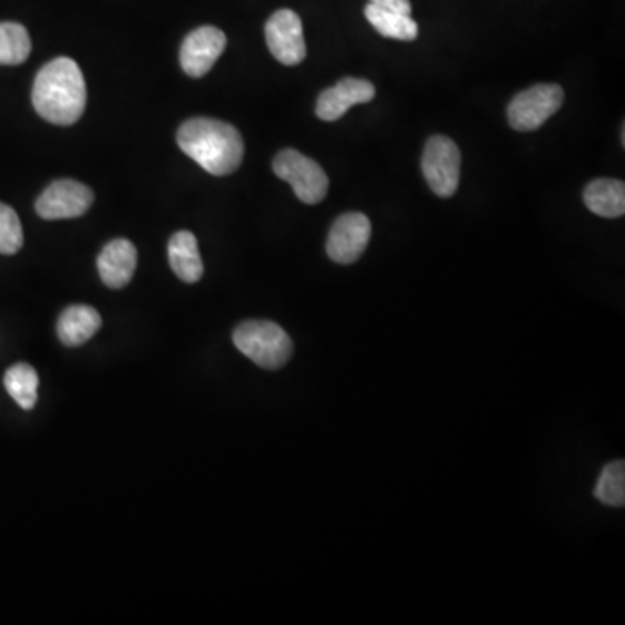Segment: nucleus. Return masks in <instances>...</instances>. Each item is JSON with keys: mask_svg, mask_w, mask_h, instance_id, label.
<instances>
[{"mask_svg": "<svg viewBox=\"0 0 625 625\" xmlns=\"http://www.w3.org/2000/svg\"><path fill=\"white\" fill-rule=\"evenodd\" d=\"M177 145L213 176H228L244 160V139L232 124L192 118L177 130Z\"/></svg>", "mask_w": 625, "mask_h": 625, "instance_id": "f03ea898", "label": "nucleus"}, {"mask_svg": "<svg viewBox=\"0 0 625 625\" xmlns=\"http://www.w3.org/2000/svg\"><path fill=\"white\" fill-rule=\"evenodd\" d=\"M23 247V228L14 208L0 204V254L12 256Z\"/></svg>", "mask_w": 625, "mask_h": 625, "instance_id": "aec40b11", "label": "nucleus"}, {"mask_svg": "<svg viewBox=\"0 0 625 625\" xmlns=\"http://www.w3.org/2000/svg\"><path fill=\"white\" fill-rule=\"evenodd\" d=\"M594 497L599 502L612 506V508H622L625 504V462L624 460H614L602 469L598 484L594 488Z\"/></svg>", "mask_w": 625, "mask_h": 625, "instance_id": "6ab92c4d", "label": "nucleus"}, {"mask_svg": "<svg viewBox=\"0 0 625 625\" xmlns=\"http://www.w3.org/2000/svg\"><path fill=\"white\" fill-rule=\"evenodd\" d=\"M565 92L558 84H537L512 98L508 120L519 133L537 130L561 108Z\"/></svg>", "mask_w": 625, "mask_h": 625, "instance_id": "39448f33", "label": "nucleus"}, {"mask_svg": "<svg viewBox=\"0 0 625 625\" xmlns=\"http://www.w3.org/2000/svg\"><path fill=\"white\" fill-rule=\"evenodd\" d=\"M138 266V251L133 242L117 238L105 245L98 257V272L105 285L123 289L133 280Z\"/></svg>", "mask_w": 625, "mask_h": 625, "instance_id": "f8f14e48", "label": "nucleus"}, {"mask_svg": "<svg viewBox=\"0 0 625 625\" xmlns=\"http://www.w3.org/2000/svg\"><path fill=\"white\" fill-rule=\"evenodd\" d=\"M422 173L434 195L452 197L460 182L459 146L447 136L429 138L422 154Z\"/></svg>", "mask_w": 625, "mask_h": 625, "instance_id": "423d86ee", "label": "nucleus"}, {"mask_svg": "<svg viewBox=\"0 0 625 625\" xmlns=\"http://www.w3.org/2000/svg\"><path fill=\"white\" fill-rule=\"evenodd\" d=\"M101 329V315L95 307L76 304L67 307L58 320V338L65 346L77 348L95 338Z\"/></svg>", "mask_w": 625, "mask_h": 625, "instance_id": "ddd939ff", "label": "nucleus"}, {"mask_svg": "<svg viewBox=\"0 0 625 625\" xmlns=\"http://www.w3.org/2000/svg\"><path fill=\"white\" fill-rule=\"evenodd\" d=\"M374 96V84L365 79L346 77L320 95L319 101H316V115L325 123H334L344 117L351 107L372 101Z\"/></svg>", "mask_w": 625, "mask_h": 625, "instance_id": "9b49d317", "label": "nucleus"}, {"mask_svg": "<svg viewBox=\"0 0 625 625\" xmlns=\"http://www.w3.org/2000/svg\"><path fill=\"white\" fill-rule=\"evenodd\" d=\"M273 170L294 189L295 197L307 205L320 204L329 192V177L313 158L297 150H284L273 160Z\"/></svg>", "mask_w": 625, "mask_h": 625, "instance_id": "20e7f679", "label": "nucleus"}, {"mask_svg": "<svg viewBox=\"0 0 625 625\" xmlns=\"http://www.w3.org/2000/svg\"><path fill=\"white\" fill-rule=\"evenodd\" d=\"M226 49V36L216 27L193 30L182 46L179 61L186 76L201 79L216 65Z\"/></svg>", "mask_w": 625, "mask_h": 625, "instance_id": "9d476101", "label": "nucleus"}, {"mask_svg": "<svg viewBox=\"0 0 625 625\" xmlns=\"http://www.w3.org/2000/svg\"><path fill=\"white\" fill-rule=\"evenodd\" d=\"M365 18L382 37H388V39L410 42L419 36V27L410 14H401V12L369 4L365 8Z\"/></svg>", "mask_w": 625, "mask_h": 625, "instance_id": "dca6fc26", "label": "nucleus"}, {"mask_svg": "<svg viewBox=\"0 0 625 625\" xmlns=\"http://www.w3.org/2000/svg\"><path fill=\"white\" fill-rule=\"evenodd\" d=\"M587 208L596 216L622 217L625 214V185L618 179H596L589 183L584 192Z\"/></svg>", "mask_w": 625, "mask_h": 625, "instance_id": "2eb2a0df", "label": "nucleus"}, {"mask_svg": "<svg viewBox=\"0 0 625 625\" xmlns=\"http://www.w3.org/2000/svg\"><path fill=\"white\" fill-rule=\"evenodd\" d=\"M267 49L285 67H295L306 58L303 21L291 9H280L266 21Z\"/></svg>", "mask_w": 625, "mask_h": 625, "instance_id": "0eeeda50", "label": "nucleus"}, {"mask_svg": "<svg viewBox=\"0 0 625 625\" xmlns=\"http://www.w3.org/2000/svg\"><path fill=\"white\" fill-rule=\"evenodd\" d=\"M236 350L261 369L276 370L284 367L294 353V344L287 332L267 320H248L233 332Z\"/></svg>", "mask_w": 625, "mask_h": 625, "instance_id": "7ed1b4c3", "label": "nucleus"}, {"mask_svg": "<svg viewBox=\"0 0 625 625\" xmlns=\"http://www.w3.org/2000/svg\"><path fill=\"white\" fill-rule=\"evenodd\" d=\"M169 264L177 279L195 284L204 275V263L198 252L197 238L192 232H177L167 247Z\"/></svg>", "mask_w": 625, "mask_h": 625, "instance_id": "4468645a", "label": "nucleus"}, {"mask_svg": "<svg viewBox=\"0 0 625 625\" xmlns=\"http://www.w3.org/2000/svg\"><path fill=\"white\" fill-rule=\"evenodd\" d=\"M32 52V40L20 23H0V65H21Z\"/></svg>", "mask_w": 625, "mask_h": 625, "instance_id": "a211bd4d", "label": "nucleus"}, {"mask_svg": "<svg viewBox=\"0 0 625 625\" xmlns=\"http://www.w3.org/2000/svg\"><path fill=\"white\" fill-rule=\"evenodd\" d=\"M4 385L9 397L17 401L23 410H32L37 403V391H39V375L33 367L27 363L12 365L6 372Z\"/></svg>", "mask_w": 625, "mask_h": 625, "instance_id": "f3484780", "label": "nucleus"}, {"mask_svg": "<svg viewBox=\"0 0 625 625\" xmlns=\"http://www.w3.org/2000/svg\"><path fill=\"white\" fill-rule=\"evenodd\" d=\"M372 235L369 217L362 213L342 214L326 238V254L334 263L353 264L362 257Z\"/></svg>", "mask_w": 625, "mask_h": 625, "instance_id": "1a4fd4ad", "label": "nucleus"}, {"mask_svg": "<svg viewBox=\"0 0 625 625\" xmlns=\"http://www.w3.org/2000/svg\"><path fill=\"white\" fill-rule=\"evenodd\" d=\"M369 2L370 4L378 6V8L401 12V14H410L412 12L410 0H369Z\"/></svg>", "mask_w": 625, "mask_h": 625, "instance_id": "412c9836", "label": "nucleus"}, {"mask_svg": "<svg viewBox=\"0 0 625 625\" xmlns=\"http://www.w3.org/2000/svg\"><path fill=\"white\" fill-rule=\"evenodd\" d=\"M33 108L37 114L56 124L71 126L86 110L87 89L82 70L70 58H56L40 68L33 84Z\"/></svg>", "mask_w": 625, "mask_h": 625, "instance_id": "f257e3e1", "label": "nucleus"}, {"mask_svg": "<svg viewBox=\"0 0 625 625\" xmlns=\"http://www.w3.org/2000/svg\"><path fill=\"white\" fill-rule=\"evenodd\" d=\"M95 202V193L74 179H59L43 189L37 198L36 211L42 219H71L89 211Z\"/></svg>", "mask_w": 625, "mask_h": 625, "instance_id": "6e6552de", "label": "nucleus"}]
</instances>
